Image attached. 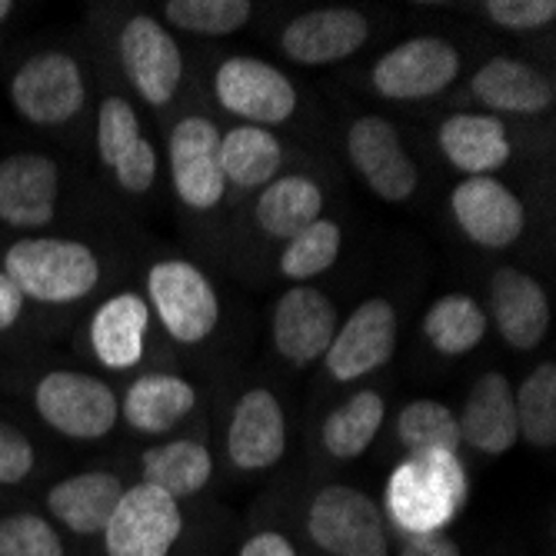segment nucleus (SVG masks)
I'll use <instances>...</instances> for the list:
<instances>
[{"instance_id":"nucleus-1","label":"nucleus","mask_w":556,"mask_h":556,"mask_svg":"<svg viewBox=\"0 0 556 556\" xmlns=\"http://www.w3.org/2000/svg\"><path fill=\"white\" fill-rule=\"evenodd\" d=\"M387 514L407 536L446 533L467 503V473L457 453H407L387 480Z\"/></svg>"},{"instance_id":"nucleus-2","label":"nucleus","mask_w":556,"mask_h":556,"mask_svg":"<svg viewBox=\"0 0 556 556\" xmlns=\"http://www.w3.org/2000/svg\"><path fill=\"white\" fill-rule=\"evenodd\" d=\"M4 274L17 283L24 300L74 303L97 290L100 261L80 240L67 237H24L8 247Z\"/></svg>"},{"instance_id":"nucleus-3","label":"nucleus","mask_w":556,"mask_h":556,"mask_svg":"<svg viewBox=\"0 0 556 556\" xmlns=\"http://www.w3.org/2000/svg\"><path fill=\"white\" fill-rule=\"evenodd\" d=\"M307 533L330 556H390L387 517L357 486H324L311 500Z\"/></svg>"},{"instance_id":"nucleus-4","label":"nucleus","mask_w":556,"mask_h":556,"mask_svg":"<svg viewBox=\"0 0 556 556\" xmlns=\"http://www.w3.org/2000/svg\"><path fill=\"white\" fill-rule=\"evenodd\" d=\"M37 417L67 440L108 437L121 417V400L111 383L80 370H54L34 390Z\"/></svg>"},{"instance_id":"nucleus-5","label":"nucleus","mask_w":556,"mask_h":556,"mask_svg":"<svg viewBox=\"0 0 556 556\" xmlns=\"http://www.w3.org/2000/svg\"><path fill=\"white\" fill-rule=\"evenodd\" d=\"M147 303L177 343H204L220 320V296L211 277L190 261H161L147 274Z\"/></svg>"},{"instance_id":"nucleus-6","label":"nucleus","mask_w":556,"mask_h":556,"mask_svg":"<svg viewBox=\"0 0 556 556\" xmlns=\"http://www.w3.org/2000/svg\"><path fill=\"white\" fill-rule=\"evenodd\" d=\"M87 100L80 64L61 50L27 58L11 77V104L30 127H61Z\"/></svg>"},{"instance_id":"nucleus-7","label":"nucleus","mask_w":556,"mask_h":556,"mask_svg":"<svg viewBox=\"0 0 556 556\" xmlns=\"http://www.w3.org/2000/svg\"><path fill=\"white\" fill-rule=\"evenodd\" d=\"M180 533V503L150 483H134L124 486L100 536L108 556H170Z\"/></svg>"},{"instance_id":"nucleus-8","label":"nucleus","mask_w":556,"mask_h":556,"mask_svg":"<svg viewBox=\"0 0 556 556\" xmlns=\"http://www.w3.org/2000/svg\"><path fill=\"white\" fill-rule=\"evenodd\" d=\"M460 74L457 47L443 37H410L374 64L370 84L387 100H427L443 93Z\"/></svg>"},{"instance_id":"nucleus-9","label":"nucleus","mask_w":556,"mask_h":556,"mask_svg":"<svg viewBox=\"0 0 556 556\" xmlns=\"http://www.w3.org/2000/svg\"><path fill=\"white\" fill-rule=\"evenodd\" d=\"M214 93L220 108L254 127H277L293 117L296 90L283 71L261 58H230L214 74Z\"/></svg>"},{"instance_id":"nucleus-10","label":"nucleus","mask_w":556,"mask_h":556,"mask_svg":"<svg viewBox=\"0 0 556 556\" xmlns=\"http://www.w3.org/2000/svg\"><path fill=\"white\" fill-rule=\"evenodd\" d=\"M346 157L364 177V184L387 204H403L420 187V170L403 150L396 127L377 114L357 117L346 130Z\"/></svg>"},{"instance_id":"nucleus-11","label":"nucleus","mask_w":556,"mask_h":556,"mask_svg":"<svg viewBox=\"0 0 556 556\" xmlns=\"http://www.w3.org/2000/svg\"><path fill=\"white\" fill-rule=\"evenodd\" d=\"M393 350H396V311L390 300L370 296L346 317L343 327H337L324 353V364L333 380L353 383L390 364Z\"/></svg>"},{"instance_id":"nucleus-12","label":"nucleus","mask_w":556,"mask_h":556,"mask_svg":"<svg viewBox=\"0 0 556 556\" xmlns=\"http://www.w3.org/2000/svg\"><path fill=\"white\" fill-rule=\"evenodd\" d=\"M117 50L130 87L150 108H167L184 77V58L164 24L147 14L130 17L121 30Z\"/></svg>"},{"instance_id":"nucleus-13","label":"nucleus","mask_w":556,"mask_h":556,"mask_svg":"<svg viewBox=\"0 0 556 556\" xmlns=\"http://www.w3.org/2000/svg\"><path fill=\"white\" fill-rule=\"evenodd\" d=\"M170 177L174 190L190 211H214L227 180L220 170V130L207 117H184L170 130Z\"/></svg>"},{"instance_id":"nucleus-14","label":"nucleus","mask_w":556,"mask_h":556,"mask_svg":"<svg viewBox=\"0 0 556 556\" xmlns=\"http://www.w3.org/2000/svg\"><path fill=\"white\" fill-rule=\"evenodd\" d=\"M450 211L460 230L483 250H507L523 237L520 197L496 177H464L450 190Z\"/></svg>"},{"instance_id":"nucleus-15","label":"nucleus","mask_w":556,"mask_h":556,"mask_svg":"<svg viewBox=\"0 0 556 556\" xmlns=\"http://www.w3.org/2000/svg\"><path fill=\"white\" fill-rule=\"evenodd\" d=\"M337 307L327 293L307 283H293L274 311V346L293 367H311L324 361V353L337 333Z\"/></svg>"},{"instance_id":"nucleus-16","label":"nucleus","mask_w":556,"mask_h":556,"mask_svg":"<svg viewBox=\"0 0 556 556\" xmlns=\"http://www.w3.org/2000/svg\"><path fill=\"white\" fill-rule=\"evenodd\" d=\"M61 167L43 154H11L0 161V224L11 230H43L58 217Z\"/></svg>"},{"instance_id":"nucleus-17","label":"nucleus","mask_w":556,"mask_h":556,"mask_svg":"<svg viewBox=\"0 0 556 556\" xmlns=\"http://www.w3.org/2000/svg\"><path fill=\"white\" fill-rule=\"evenodd\" d=\"M370 40V21L353 8H320L293 17L283 27L280 47L293 64L324 67L357 54Z\"/></svg>"},{"instance_id":"nucleus-18","label":"nucleus","mask_w":556,"mask_h":556,"mask_svg":"<svg viewBox=\"0 0 556 556\" xmlns=\"http://www.w3.org/2000/svg\"><path fill=\"white\" fill-rule=\"evenodd\" d=\"M287 453V417L280 400L264 390L254 387L247 390L230 414V427H227V457L237 470L257 473V470H270L283 460Z\"/></svg>"},{"instance_id":"nucleus-19","label":"nucleus","mask_w":556,"mask_h":556,"mask_svg":"<svg viewBox=\"0 0 556 556\" xmlns=\"http://www.w3.org/2000/svg\"><path fill=\"white\" fill-rule=\"evenodd\" d=\"M460 443H470L486 457H503L520 443L517 427V403L514 387L500 370H486L477 377L473 390L464 400V410L457 417Z\"/></svg>"},{"instance_id":"nucleus-20","label":"nucleus","mask_w":556,"mask_h":556,"mask_svg":"<svg viewBox=\"0 0 556 556\" xmlns=\"http://www.w3.org/2000/svg\"><path fill=\"white\" fill-rule=\"evenodd\" d=\"M493 324L503 343L514 350H533L549 330V300L546 290L520 267H503L490 280Z\"/></svg>"},{"instance_id":"nucleus-21","label":"nucleus","mask_w":556,"mask_h":556,"mask_svg":"<svg viewBox=\"0 0 556 556\" xmlns=\"http://www.w3.org/2000/svg\"><path fill=\"white\" fill-rule=\"evenodd\" d=\"M121 493H124V483L117 473L84 470V473L58 480L47 490L43 503H47V514L64 530L77 536H100L117 507Z\"/></svg>"},{"instance_id":"nucleus-22","label":"nucleus","mask_w":556,"mask_h":556,"mask_svg":"<svg viewBox=\"0 0 556 556\" xmlns=\"http://www.w3.org/2000/svg\"><path fill=\"white\" fill-rule=\"evenodd\" d=\"M470 90L483 108H490L496 114H523V117L549 111L556 100L549 77L517 58L486 61L473 74Z\"/></svg>"},{"instance_id":"nucleus-23","label":"nucleus","mask_w":556,"mask_h":556,"mask_svg":"<svg viewBox=\"0 0 556 556\" xmlns=\"http://www.w3.org/2000/svg\"><path fill=\"white\" fill-rule=\"evenodd\" d=\"M150 327V303L140 293H117L100 303L90 317L93 357L111 370H130L143 357V340Z\"/></svg>"},{"instance_id":"nucleus-24","label":"nucleus","mask_w":556,"mask_h":556,"mask_svg":"<svg viewBox=\"0 0 556 556\" xmlns=\"http://www.w3.org/2000/svg\"><path fill=\"white\" fill-rule=\"evenodd\" d=\"M440 150L443 157L464 170L467 177H493L510 161V134L496 117L486 114H457L440 124Z\"/></svg>"},{"instance_id":"nucleus-25","label":"nucleus","mask_w":556,"mask_h":556,"mask_svg":"<svg viewBox=\"0 0 556 556\" xmlns=\"http://www.w3.org/2000/svg\"><path fill=\"white\" fill-rule=\"evenodd\" d=\"M193 407H197V390L184 377L150 374L127 390L121 403V417L140 433H167Z\"/></svg>"},{"instance_id":"nucleus-26","label":"nucleus","mask_w":556,"mask_h":556,"mask_svg":"<svg viewBox=\"0 0 556 556\" xmlns=\"http://www.w3.org/2000/svg\"><path fill=\"white\" fill-rule=\"evenodd\" d=\"M257 227L274 240H293L324 214V190L311 177H274L257 197Z\"/></svg>"},{"instance_id":"nucleus-27","label":"nucleus","mask_w":556,"mask_h":556,"mask_svg":"<svg viewBox=\"0 0 556 556\" xmlns=\"http://www.w3.org/2000/svg\"><path fill=\"white\" fill-rule=\"evenodd\" d=\"M214 457L200 440H167L143 453V480L174 496L177 503L197 496L211 483Z\"/></svg>"},{"instance_id":"nucleus-28","label":"nucleus","mask_w":556,"mask_h":556,"mask_svg":"<svg viewBox=\"0 0 556 556\" xmlns=\"http://www.w3.org/2000/svg\"><path fill=\"white\" fill-rule=\"evenodd\" d=\"M280 164H283V147L267 127L240 124L220 134V170L227 184L240 190L267 187L277 177Z\"/></svg>"},{"instance_id":"nucleus-29","label":"nucleus","mask_w":556,"mask_h":556,"mask_svg":"<svg viewBox=\"0 0 556 556\" xmlns=\"http://www.w3.org/2000/svg\"><path fill=\"white\" fill-rule=\"evenodd\" d=\"M387 417V403L377 390H361L324 420L320 440L333 460H357L370 450Z\"/></svg>"},{"instance_id":"nucleus-30","label":"nucleus","mask_w":556,"mask_h":556,"mask_svg":"<svg viewBox=\"0 0 556 556\" xmlns=\"http://www.w3.org/2000/svg\"><path fill=\"white\" fill-rule=\"evenodd\" d=\"M486 330H490L486 314L470 293L440 296L424 317V337L443 357H464V353L477 350Z\"/></svg>"},{"instance_id":"nucleus-31","label":"nucleus","mask_w":556,"mask_h":556,"mask_svg":"<svg viewBox=\"0 0 556 556\" xmlns=\"http://www.w3.org/2000/svg\"><path fill=\"white\" fill-rule=\"evenodd\" d=\"M396 443L407 453H430V450H460V427L457 414L440 400H410L396 414Z\"/></svg>"},{"instance_id":"nucleus-32","label":"nucleus","mask_w":556,"mask_h":556,"mask_svg":"<svg viewBox=\"0 0 556 556\" xmlns=\"http://www.w3.org/2000/svg\"><path fill=\"white\" fill-rule=\"evenodd\" d=\"M520 440L536 450H549L556 443V364L546 361L527 374L520 390H514Z\"/></svg>"},{"instance_id":"nucleus-33","label":"nucleus","mask_w":556,"mask_h":556,"mask_svg":"<svg viewBox=\"0 0 556 556\" xmlns=\"http://www.w3.org/2000/svg\"><path fill=\"white\" fill-rule=\"evenodd\" d=\"M340 247H343L340 224L320 217L307 230H300L293 240H287L283 254H280V274L293 283L311 280V277H317L337 264Z\"/></svg>"},{"instance_id":"nucleus-34","label":"nucleus","mask_w":556,"mask_h":556,"mask_svg":"<svg viewBox=\"0 0 556 556\" xmlns=\"http://www.w3.org/2000/svg\"><path fill=\"white\" fill-rule=\"evenodd\" d=\"M254 4L250 0H167L164 17L190 34H204V37H227L240 30Z\"/></svg>"},{"instance_id":"nucleus-35","label":"nucleus","mask_w":556,"mask_h":556,"mask_svg":"<svg viewBox=\"0 0 556 556\" xmlns=\"http://www.w3.org/2000/svg\"><path fill=\"white\" fill-rule=\"evenodd\" d=\"M0 556H64V536L40 514L0 517Z\"/></svg>"},{"instance_id":"nucleus-36","label":"nucleus","mask_w":556,"mask_h":556,"mask_svg":"<svg viewBox=\"0 0 556 556\" xmlns=\"http://www.w3.org/2000/svg\"><path fill=\"white\" fill-rule=\"evenodd\" d=\"M143 140L137 111L124 97H108L97 111V154L104 167H114L127 150H134Z\"/></svg>"},{"instance_id":"nucleus-37","label":"nucleus","mask_w":556,"mask_h":556,"mask_svg":"<svg viewBox=\"0 0 556 556\" xmlns=\"http://www.w3.org/2000/svg\"><path fill=\"white\" fill-rule=\"evenodd\" d=\"M37 467L34 443L24 430L14 424L0 420V486H17L24 483Z\"/></svg>"},{"instance_id":"nucleus-38","label":"nucleus","mask_w":556,"mask_h":556,"mask_svg":"<svg viewBox=\"0 0 556 556\" xmlns=\"http://www.w3.org/2000/svg\"><path fill=\"white\" fill-rule=\"evenodd\" d=\"M483 11L493 24L507 30H536L556 17L553 0H486Z\"/></svg>"},{"instance_id":"nucleus-39","label":"nucleus","mask_w":556,"mask_h":556,"mask_svg":"<svg viewBox=\"0 0 556 556\" xmlns=\"http://www.w3.org/2000/svg\"><path fill=\"white\" fill-rule=\"evenodd\" d=\"M396 556H460V543L446 533H417L403 540Z\"/></svg>"},{"instance_id":"nucleus-40","label":"nucleus","mask_w":556,"mask_h":556,"mask_svg":"<svg viewBox=\"0 0 556 556\" xmlns=\"http://www.w3.org/2000/svg\"><path fill=\"white\" fill-rule=\"evenodd\" d=\"M237 556H296V549H293V543H290L283 533L264 530V533H254V536H250V540L240 546Z\"/></svg>"},{"instance_id":"nucleus-41","label":"nucleus","mask_w":556,"mask_h":556,"mask_svg":"<svg viewBox=\"0 0 556 556\" xmlns=\"http://www.w3.org/2000/svg\"><path fill=\"white\" fill-rule=\"evenodd\" d=\"M24 293L17 290V283L0 270V333L4 330H11L17 320H21V314H24Z\"/></svg>"},{"instance_id":"nucleus-42","label":"nucleus","mask_w":556,"mask_h":556,"mask_svg":"<svg viewBox=\"0 0 556 556\" xmlns=\"http://www.w3.org/2000/svg\"><path fill=\"white\" fill-rule=\"evenodd\" d=\"M11 11H14V4H11V0H0V24H4V21L11 17Z\"/></svg>"}]
</instances>
